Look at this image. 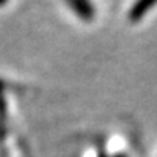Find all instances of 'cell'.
Masks as SVG:
<instances>
[{
	"mask_svg": "<svg viewBox=\"0 0 157 157\" xmlns=\"http://www.w3.org/2000/svg\"><path fill=\"white\" fill-rule=\"evenodd\" d=\"M157 9V0H133L125 12V18L130 25H139L145 21Z\"/></svg>",
	"mask_w": 157,
	"mask_h": 157,
	"instance_id": "cell-2",
	"label": "cell"
},
{
	"mask_svg": "<svg viewBox=\"0 0 157 157\" xmlns=\"http://www.w3.org/2000/svg\"><path fill=\"white\" fill-rule=\"evenodd\" d=\"M66 9L79 23L92 25L98 20L99 8L96 0H63Z\"/></svg>",
	"mask_w": 157,
	"mask_h": 157,
	"instance_id": "cell-1",
	"label": "cell"
},
{
	"mask_svg": "<svg viewBox=\"0 0 157 157\" xmlns=\"http://www.w3.org/2000/svg\"><path fill=\"white\" fill-rule=\"evenodd\" d=\"M9 3H11V0H0V9L6 8V6H8Z\"/></svg>",
	"mask_w": 157,
	"mask_h": 157,
	"instance_id": "cell-3",
	"label": "cell"
}]
</instances>
